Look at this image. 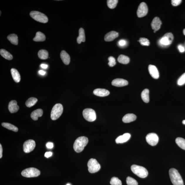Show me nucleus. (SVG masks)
<instances>
[{
	"label": "nucleus",
	"instance_id": "obj_1",
	"mask_svg": "<svg viewBox=\"0 0 185 185\" xmlns=\"http://www.w3.org/2000/svg\"><path fill=\"white\" fill-rule=\"evenodd\" d=\"M88 142L87 137L83 136L78 137L74 143V149L77 153H80L83 151L84 147L87 145Z\"/></svg>",
	"mask_w": 185,
	"mask_h": 185
},
{
	"label": "nucleus",
	"instance_id": "obj_2",
	"mask_svg": "<svg viewBox=\"0 0 185 185\" xmlns=\"http://www.w3.org/2000/svg\"><path fill=\"white\" fill-rule=\"evenodd\" d=\"M169 176L174 185H184V181L180 174L175 169L171 168L169 170Z\"/></svg>",
	"mask_w": 185,
	"mask_h": 185
},
{
	"label": "nucleus",
	"instance_id": "obj_3",
	"mask_svg": "<svg viewBox=\"0 0 185 185\" xmlns=\"http://www.w3.org/2000/svg\"><path fill=\"white\" fill-rule=\"evenodd\" d=\"M131 170L134 174L141 178H145L148 175L147 170L143 166L133 164L131 166Z\"/></svg>",
	"mask_w": 185,
	"mask_h": 185
},
{
	"label": "nucleus",
	"instance_id": "obj_4",
	"mask_svg": "<svg viewBox=\"0 0 185 185\" xmlns=\"http://www.w3.org/2000/svg\"><path fill=\"white\" fill-rule=\"evenodd\" d=\"M63 107L60 104H57L53 106L51 114V118L53 120H56L60 117L63 112Z\"/></svg>",
	"mask_w": 185,
	"mask_h": 185
},
{
	"label": "nucleus",
	"instance_id": "obj_5",
	"mask_svg": "<svg viewBox=\"0 0 185 185\" xmlns=\"http://www.w3.org/2000/svg\"><path fill=\"white\" fill-rule=\"evenodd\" d=\"M30 15L31 17L36 21L46 23L48 21V18L44 14L38 11H32L30 12Z\"/></svg>",
	"mask_w": 185,
	"mask_h": 185
},
{
	"label": "nucleus",
	"instance_id": "obj_6",
	"mask_svg": "<svg viewBox=\"0 0 185 185\" xmlns=\"http://www.w3.org/2000/svg\"><path fill=\"white\" fill-rule=\"evenodd\" d=\"M40 171L34 168H30L22 171L21 174L23 176L26 178L35 177L40 174Z\"/></svg>",
	"mask_w": 185,
	"mask_h": 185
},
{
	"label": "nucleus",
	"instance_id": "obj_7",
	"mask_svg": "<svg viewBox=\"0 0 185 185\" xmlns=\"http://www.w3.org/2000/svg\"><path fill=\"white\" fill-rule=\"evenodd\" d=\"M88 170L90 173H95L99 171L100 169V165L96 159L91 158L88 163Z\"/></svg>",
	"mask_w": 185,
	"mask_h": 185
},
{
	"label": "nucleus",
	"instance_id": "obj_8",
	"mask_svg": "<svg viewBox=\"0 0 185 185\" xmlns=\"http://www.w3.org/2000/svg\"><path fill=\"white\" fill-rule=\"evenodd\" d=\"M83 116L86 120L89 122H93L96 118L95 111L92 109L86 108L83 112Z\"/></svg>",
	"mask_w": 185,
	"mask_h": 185
},
{
	"label": "nucleus",
	"instance_id": "obj_9",
	"mask_svg": "<svg viewBox=\"0 0 185 185\" xmlns=\"http://www.w3.org/2000/svg\"><path fill=\"white\" fill-rule=\"evenodd\" d=\"M174 37L171 33H166L162 37L159 41V43L162 46H166L171 44Z\"/></svg>",
	"mask_w": 185,
	"mask_h": 185
},
{
	"label": "nucleus",
	"instance_id": "obj_10",
	"mask_svg": "<svg viewBox=\"0 0 185 185\" xmlns=\"http://www.w3.org/2000/svg\"><path fill=\"white\" fill-rule=\"evenodd\" d=\"M36 142L33 140L29 139L24 143L23 150L25 153H28L31 152L36 147Z\"/></svg>",
	"mask_w": 185,
	"mask_h": 185
},
{
	"label": "nucleus",
	"instance_id": "obj_11",
	"mask_svg": "<svg viewBox=\"0 0 185 185\" xmlns=\"http://www.w3.org/2000/svg\"><path fill=\"white\" fill-rule=\"evenodd\" d=\"M146 139L147 143L152 146L157 145L159 141L158 135L155 133H149L146 136Z\"/></svg>",
	"mask_w": 185,
	"mask_h": 185
},
{
	"label": "nucleus",
	"instance_id": "obj_12",
	"mask_svg": "<svg viewBox=\"0 0 185 185\" xmlns=\"http://www.w3.org/2000/svg\"><path fill=\"white\" fill-rule=\"evenodd\" d=\"M148 11V7L145 3H142L140 4L137 11L138 17L141 18L147 15Z\"/></svg>",
	"mask_w": 185,
	"mask_h": 185
},
{
	"label": "nucleus",
	"instance_id": "obj_13",
	"mask_svg": "<svg viewBox=\"0 0 185 185\" xmlns=\"http://www.w3.org/2000/svg\"><path fill=\"white\" fill-rule=\"evenodd\" d=\"M112 85L116 87H122L128 84V82L126 80L122 79H116L112 82Z\"/></svg>",
	"mask_w": 185,
	"mask_h": 185
},
{
	"label": "nucleus",
	"instance_id": "obj_14",
	"mask_svg": "<svg viewBox=\"0 0 185 185\" xmlns=\"http://www.w3.org/2000/svg\"><path fill=\"white\" fill-rule=\"evenodd\" d=\"M149 71L150 75L154 79H158L159 78V72L155 66L149 65Z\"/></svg>",
	"mask_w": 185,
	"mask_h": 185
},
{
	"label": "nucleus",
	"instance_id": "obj_15",
	"mask_svg": "<svg viewBox=\"0 0 185 185\" xmlns=\"http://www.w3.org/2000/svg\"><path fill=\"white\" fill-rule=\"evenodd\" d=\"M162 22L160 18L157 17L154 18L151 23L152 29L154 31H157L161 27Z\"/></svg>",
	"mask_w": 185,
	"mask_h": 185
},
{
	"label": "nucleus",
	"instance_id": "obj_16",
	"mask_svg": "<svg viewBox=\"0 0 185 185\" xmlns=\"http://www.w3.org/2000/svg\"><path fill=\"white\" fill-rule=\"evenodd\" d=\"M8 108L10 112L14 113L18 112L19 107L17 105V103L16 101L12 100L9 102Z\"/></svg>",
	"mask_w": 185,
	"mask_h": 185
},
{
	"label": "nucleus",
	"instance_id": "obj_17",
	"mask_svg": "<svg viewBox=\"0 0 185 185\" xmlns=\"http://www.w3.org/2000/svg\"><path fill=\"white\" fill-rule=\"evenodd\" d=\"M131 135L129 133H125L123 135L118 137L116 139L117 144L123 143L126 142L130 139Z\"/></svg>",
	"mask_w": 185,
	"mask_h": 185
},
{
	"label": "nucleus",
	"instance_id": "obj_18",
	"mask_svg": "<svg viewBox=\"0 0 185 185\" xmlns=\"http://www.w3.org/2000/svg\"><path fill=\"white\" fill-rule=\"evenodd\" d=\"M119 36L118 32L114 31H112L106 34L105 36V40L106 42H110L114 40Z\"/></svg>",
	"mask_w": 185,
	"mask_h": 185
},
{
	"label": "nucleus",
	"instance_id": "obj_19",
	"mask_svg": "<svg viewBox=\"0 0 185 185\" xmlns=\"http://www.w3.org/2000/svg\"><path fill=\"white\" fill-rule=\"evenodd\" d=\"M93 93L96 96L105 97L108 95L110 94V92L106 89L97 88L94 90Z\"/></svg>",
	"mask_w": 185,
	"mask_h": 185
},
{
	"label": "nucleus",
	"instance_id": "obj_20",
	"mask_svg": "<svg viewBox=\"0 0 185 185\" xmlns=\"http://www.w3.org/2000/svg\"><path fill=\"white\" fill-rule=\"evenodd\" d=\"M60 57L62 60L66 65H68L70 61V57L68 53L65 51H61Z\"/></svg>",
	"mask_w": 185,
	"mask_h": 185
},
{
	"label": "nucleus",
	"instance_id": "obj_21",
	"mask_svg": "<svg viewBox=\"0 0 185 185\" xmlns=\"http://www.w3.org/2000/svg\"><path fill=\"white\" fill-rule=\"evenodd\" d=\"M137 119V116L133 114H128L123 117L122 121L123 122L128 123L133 122Z\"/></svg>",
	"mask_w": 185,
	"mask_h": 185
},
{
	"label": "nucleus",
	"instance_id": "obj_22",
	"mask_svg": "<svg viewBox=\"0 0 185 185\" xmlns=\"http://www.w3.org/2000/svg\"><path fill=\"white\" fill-rule=\"evenodd\" d=\"M43 114V111L41 109H38L32 112L31 115V118L34 120H38V117L42 116Z\"/></svg>",
	"mask_w": 185,
	"mask_h": 185
},
{
	"label": "nucleus",
	"instance_id": "obj_23",
	"mask_svg": "<svg viewBox=\"0 0 185 185\" xmlns=\"http://www.w3.org/2000/svg\"><path fill=\"white\" fill-rule=\"evenodd\" d=\"M11 73L14 81L16 83L20 82L21 77L20 74L17 70L15 69L12 68L11 70Z\"/></svg>",
	"mask_w": 185,
	"mask_h": 185
},
{
	"label": "nucleus",
	"instance_id": "obj_24",
	"mask_svg": "<svg viewBox=\"0 0 185 185\" xmlns=\"http://www.w3.org/2000/svg\"><path fill=\"white\" fill-rule=\"evenodd\" d=\"M85 32L82 28H80L79 30V36L77 38V42L78 44H81L82 42H85Z\"/></svg>",
	"mask_w": 185,
	"mask_h": 185
},
{
	"label": "nucleus",
	"instance_id": "obj_25",
	"mask_svg": "<svg viewBox=\"0 0 185 185\" xmlns=\"http://www.w3.org/2000/svg\"><path fill=\"white\" fill-rule=\"evenodd\" d=\"M46 40V36L43 33L38 32L36 33V36L33 40L35 42H43Z\"/></svg>",
	"mask_w": 185,
	"mask_h": 185
},
{
	"label": "nucleus",
	"instance_id": "obj_26",
	"mask_svg": "<svg viewBox=\"0 0 185 185\" xmlns=\"http://www.w3.org/2000/svg\"><path fill=\"white\" fill-rule=\"evenodd\" d=\"M141 97L143 101L146 103L149 102V90L148 89L144 90L141 93Z\"/></svg>",
	"mask_w": 185,
	"mask_h": 185
},
{
	"label": "nucleus",
	"instance_id": "obj_27",
	"mask_svg": "<svg viewBox=\"0 0 185 185\" xmlns=\"http://www.w3.org/2000/svg\"><path fill=\"white\" fill-rule=\"evenodd\" d=\"M0 54L4 58L8 60H11L13 58V56L9 52L4 49H1L0 50Z\"/></svg>",
	"mask_w": 185,
	"mask_h": 185
},
{
	"label": "nucleus",
	"instance_id": "obj_28",
	"mask_svg": "<svg viewBox=\"0 0 185 185\" xmlns=\"http://www.w3.org/2000/svg\"><path fill=\"white\" fill-rule=\"evenodd\" d=\"M7 38L12 44L15 45L18 44V37L16 34H10L7 36Z\"/></svg>",
	"mask_w": 185,
	"mask_h": 185
},
{
	"label": "nucleus",
	"instance_id": "obj_29",
	"mask_svg": "<svg viewBox=\"0 0 185 185\" xmlns=\"http://www.w3.org/2000/svg\"><path fill=\"white\" fill-rule=\"evenodd\" d=\"M2 126L5 127L6 129L15 132H17L18 131V129L17 127L9 123L4 122L2 123Z\"/></svg>",
	"mask_w": 185,
	"mask_h": 185
},
{
	"label": "nucleus",
	"instance_id": "obj_30",
	"mask_svg": "<svg viewBox=\"0 0 185 185\" xmlns=\"http://www.w3.org/2000/svg\"><path fill=\"white\" fill-rule=\"evenodd\" d=\"M38 55L39 58L41 59H46L48 57V53L46 50L42 49L39 51Z\"/></svg>",
	"mask_w": 185,
	"mask_h": 185
},
{
	"label": "nucleus",
	"instance_id": "obj_31",
	"mask_svg": "<svg viewBox=\"0 0 185 185\" xmlns=\"http://www.w3.org/2000/svg\"><path fill=\"white\" fill-rule=\"evenodd\" d=\"M118 61L119 63L123 64H127L129 63L130 59L126 56L121 55L118 57Z\"/></svg>",
	"mask_w": 185,
	"mask_h": 185
},
{
	"label": "nucleus",
	"instance_id": "obj_32",
	"mask_svg": "<svg viewBox=\"0 0 185 185\" xmlns=\"http://www.w3.org/2000/svg\"><path fill=\"white\" fill-rule=\"evenodd\" d=\"M176 142L181 149L185 150V139H184L180 137L177 138L176 139Z\"/></svg>",
	"mask_w": 185,
	"mask_h": 185
},
{
	"label": "nucleus",
	"instance_id": "obj_33",
	"mask_svg": "<svg viewBox=\"0 0 185 185\" xmlns=\"http://www.w3.org/2000/svg\"><path fill=\"white\" fill-rule=\"evenodd\" d=\"M38 99L36 98L31 97L27 100L26 102V105L28 107H31L34 105L38 102Z\"/></svg>",
	"mask_w": 185,
	"mask_h": 185
},
{
	"label": "nucleus",
	"instance_id": "obj_34",
	"mask_svg": "<svg viewBox=\"0 0 185 185\" xmlns=\"http://www.w3.org/2000/svg\"><path fill=\"white\" fill-rule=\"evenodd\" d=\"M118 1L117 0H108L107 1V4L109 8L113 9L116 7Z\"/></svg>",
	"mask_w": 185,
	"mask_h": 185
},
{
	"label": "nucleus",
	"instance_id": "obj_35",
	"mask_svg": "<svg viewBox=\"0 0 185 185\" xmlns=\"http://www.w3.org/2000/svg\"><path fill=\"white\" fill-rule=\"evenodd\" d=\"M110 184L111 185H122V182L116 177H113L111 179Z\"/></svg>",
	"mask_w": 185,
	"mask_h": 185
},
{
	"label": "nucleus",
	"instance_id": "obj_36",
	"mask_svg": "<svg viewBox=\"0 0 185 185\" xmlns=\"http://www.w3.org/2000/svg\"><path fill=\"white\" fill-rule=\"evenodd\" d=\"M126 182L127 185H138L137 181L130 176H128L127 178Z\"/></svg>",
	"mask_w": 185,
	"mask_h": 185
},
{
	"label": "nucleus",
	"instance_id": "obj_37",
	"mask_svg": "<svg viewBox=\"0 0 185 185\" xmlns=\"http://www.w3.org/2000/svg\"><path fill=\"white\" fill-rule=\"evenodd\" d=\"M177 84L178 85L182 86L185 84V73L183 74L178 80Z\"/></svg>",
	"mask_w": 185,
	"mask_h": 185
},
{
	"label": "nucleus",
	"instance_id": "obj_38",
	"mask_svg": "<svg viewBox=\"0 0 185 185\" xmlns=\"http://www.w3.org/2000/svg\"><path fill=\"white\" fill-rule=\"evenodd\" d=\"M143 46H148L150 44V42L148 39L145 38H141L138 41Z\"/></svg>",
	"mask_w": 185,
	"mask_h": 185
},
{
	"label": "nucleus",
	"instance_id": "obj_39",
	"mask_svg": "<svg viewBox=\"0 0 185 185\" xmlns=\"http://www.w3.org/2000/svg\"><path fill=\"white\" fill-rule=\"evenodd\" d=\"M109 61L108 64L110 67H114L116 64V60L114 57L110 56L108 58Z\"/></svg>",
	"mask_w": 185,
	"mask_h": 185
},
{
	"label": "nucleus",
	"instance_id": "obj_40",
	"mask_svg": "<svg viewBox=\"0 0 185 185\" xmlns=\"http://www.w3.org/2000/svg\"><path fill=\"white\" fill-rule=\"evenodd\" d=\"M181 0H172L171 1V4L172 5L174 6H176L180 5L181 3Z\"/></svg>",
	"mask_w": 185,
	"mask_h": 185
},
{
	"label": "nucleus",
	"instance_id": "obj_41",
	"mask_svg": "<svg viewBox=\"0 0 185 185\" xmlns=\"http://www.w3.org/2000/svg\"><path fill=\"white\" fill-rule=\"evenodd\" d=\"M118 44L119 46L123 47L125 46L127 44L126 41L124 40H121L119 41Z\"/></svg>",
	"mask_w": 185,
	"mask_h": 185
},
{
	"label": "nucleus",
	"instance_id": "obj_42",
	"mask_svg": "<svg viewBox=\"0 0 185 185\" xmlns=\"http://www.w3.org/2000/svg\"><path fill=\"white\" fill-rule=\"evenodd\" d=\"M46 147L48 149H51L53 147V143L52 142H49L46 144Z\"/></svg>",
	"mask_w": 185,
	"mask_h": 185
},
{
	"label": "nucleus",
	"instance_id": "obj_43",
	"mask_svg": "<svg viewBox=\"0 0 185 185\" xmlns=\"http://www.w3.org/2000/svg\"><path fill=\"white\" fill-rule=\"evenodd\" d=\"M53 155V153L51 152H47L45 154V157L47 158H48L50 157H51Z\"/></svg>",
	"mask_w": 185,
	"mask_h": 185
},
{
	"label": "nucleus",
	"instance_id": "obj_44",
	"mask_svg": "<svg viewBox=\"0 0 185 185\" xmlns=\"http://www.w3.org/2000/svg\"><path fill=\"white\" fill-rule=\"evenodd\" d=\"M178 48L180 51L181 53H183L185 51V49L184 47L182 46L181 45H179Z\"/></svg>",
	"mask_w": 185,
	"mask_h": 185
},
{
	"label": "nucleus",
	"instance_id": "obj_45",
	"mask_svg": "<svg viewBox=\"0 0 185 185\" xmlns=\"http://www.w3.org/2000/svg\"><path fill=\"white\" fill-rule=\"evenodd\" d=\"M3 148H2L1 145L0 144V158H1L3 156Z\"/></svg>",
	"mask_w": 185,
	"mask_h": 185
},
{
	"label": "nucleus",
	"instance_id": "obj_46",
	"mask_svg": "<svg viewBox=\"0 0 185 185\" xmlns=\"http://www.w3.org/2000/svg\"><path fill=\"white\" fill-rule=\"evenodd\" d=\"M40 66L41 68L44 69H46L48 67V65L46 64H42Z\"/></svg>",
	"mask_w": 185,
	"mask_h": 185
},
{
	"label": "nucleus",
	"instance_id": "obj_47",
	"mask_svg": "<svg viewBox=\"0 0 185 185\" xmlns=\"http://www.w3.org/2000/svg\"><path fill=\"white\" fill-rule=\"evenodd\" d=\"M38 73L40 75H44L46 74V72L42 70H40L38 71Z\"/></svg>",
	"mask_w": 185,
	"mask_h": 185
},
{
	"label": "nucleus",
	"instance_id": "obj_48",
	"mask_svg": "<svg viewBox=\"0 0 185 185\" xmlns=\"http://www.w3.org/2000/svg\"><path fill=\"white\" fill-rule=\"evenodd\" d=\"M182 123L183 124L185 125V120L182 121Z\"/></svg>",
	"mask_w": 185,
	"mask_h": 185
},
{
	"label": "nucleus",
	"instance_id": "obj_49",
	"mask_svg": "<svg viewBox=\"0 0 185 185\" xmlns=\"http://www.w3.org/2000/svg\"><path fill=\"white\" fill-rule=\"evenodd\" d=\"M183 33H184V34L185 36V28L184 29V31H183Z\"/></svg>",
	"mask_w": 185,
	"mask_h": 185
},
{
	"label": "nucleus",
	"instance_id": "obj_50",
	"mask_svg": "<svg viewBox=\"0 0 185 185\" xmlns=\"http://www.w3.org/2000/svg\"><path fill=\"white\" fill-rule=\"evenodd\" d=\"M66 185H71L70 184H67Z\"/></svg>",
	"mask_w": 185,
	"mask_h": 185
},
{
	"label": "nucleus",
	"instance_id": "obj_51",
	"mask_svg": "<svg viewBox=\"0 0 185 185\" xmlns=\"http://www.w3.org/2000/svg\"><path fill=\"white\" fill-rule=\"evenodd\" d=\"M1 14H0V16H1Z\"/></svg>",
	"mask_w": 185,
	"mask_h": 185
}]
</instances>
